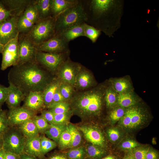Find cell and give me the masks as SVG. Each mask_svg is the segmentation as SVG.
<instances>
[{"label": "cell", "instance_id": "19", "mask_svg": "<svg viewBox=\"0 0 159 159\" xmlns=\"http://www.w3.org/2000/svg\"><path fill=\"white\" fill-rule=\"evenodd\" d=\"M1 1L13 16H19L32 0H2Z\"/></svg>", "mask_w": 159, "mask_h": 159}, {"label": "cell", "instance_id": "34", "mask_svg": "<svg viewBox=\"0 0 159 159\" xmlns=\"http://www.w3.org/2000/svg\"><path fill=\"white\" fill-rule=\"evenodd\" d=\"M59 89L65 100L69 102L76 92L74 86L63 82L61 83Z\"/></svg>", "mask_w": 159, "mask_h": 159}, {"label": "cell", "instance_id": "62", "mask_svg": "<svg viewBox=\"0 0 159 159\" xmlns=\"http://www.w3.org/2000/svg\"><path fill=\"white\" fill-rule=\"evenodd\" d=\"M84 159H92L88 158V157H87L85 158Z\"/></svg>", "mask_w": 159, "mask_h": 159}, {"label": "cell", "instance_id": "47", "mask_svg": "<svg viewBox=\"0 0 159 159\" xmlns=\"http://www.w3.org/2000/svg\"><path fill=\"white\" fill-rule=\"evenodd\" d=\"M41 115L49 124H53L54 114L48 110H43L41 111Z\"/></svg>", "mask_w": 159, "mask_h": 159}, {"label": "cell", "instance_id": "51", "mask_svg": "<svg viewBox=\"0 0 159 159\" xmlns=\"http://www.w3.org/2000/svg\"><path fill=\"white\" fill-rule=\"evenodd\" d=\"M63 102L67 101L65 100L61 94L60 91L59 87V88L57 90L53 96L52 103L51 104Z\"/></svg>", "mask_w": 159, "mask_h": 159}, {"label": "cell", "instance_id": "3", "mask_svg": "<svg viewBox=\"0 0 159 159\" xmlns=\"http://www.w3.org/2000/svg\"><path fill=\"white\" fill-rule=\"evenodd\" d=\"M107 87L101 84L85 91H76L69 102L73 112L83 117L99 113L104 100Z\"/></svg>", "mask_w": 159, "mask_h": 159}, {"label": "cell", "instance_id": "27", "mask_svg": "<svg viewBox=\"0 0 159 159\" xmlns=\"http://www.w3.org/2000/svg\"><path fill=\"white\" fill-rule=\"evenodd\" d=\"M66 125L50 124L49 128L44 132L49 138L58 143L62 133L67 128Z\"/></svg>", "mask_w": 159, "mask_h": 159}, {"label": "cell", "instance_id": "36", "mask_svg": "<svg viewBox=\"0 0 159 159\" xmlns=\"http://www.w3.org/2000/svg\"><path fill=\"white\" fill-rule=\"evenodd\" d=\"M47 107L54 115L63 113L71 110L70 103L67 102L52 103Z\"/></svg>", "mask_w": 159, "mask_h": 159}, {"label": "cell", "instance_id": "22", "mask_svg": "<svg viewBox=\"0 0 159 159\" xmlns=\"http://www.w3.org/2000/svg\"><path fill=\"white\" fill-rule=\"evenodd\" d=\"M79 0H52V16L56 18L66 9L77 4Z\"/></svg>", "mask_w": 159, "mask_h": 159}, {"label": "cell", "instance_id": "38", "mask_svg": "<svg viewBox=\"0 0 159 159\" xmlns=\"http://www.w3.org/2000/svg\"><path fill=\"white\" fill-rule=\"evenodd\" d=\"M66 155L68 159H84L87 157L85 148L83 146L70 149Z\"/></svg>", "mask_w": 159, "mask_h": 159}, {"label": "cell", "instance_id": "54", "mask_svg": "<svg viewBox=\"0 0 159 159\" xmlns=\"http://www.w3.org/2000/svg\"><path fill=\"white\" fill-rule=\"evenodd\" d=\"M157 155L155 152L149 150L147 153L145 159H156Z\"/></svg>", "mask_w": 159, "mask_h": 159}, {"label": "cell", "instance_id": "43", "mask_svg": "<svg viewBox=\"0 0 159 159\" xmlns=\"http://www.w3.org/2000/svg\"><path fill=\"white\" fill-rule=\"evenodd\" d=\"M7 113L3 110L0 114V135H3L9 128Z\"/></svg>", "mask_w": 159, "mask_h": 159}, {"label": "cell", "instance_id": "37", "mask_svg": "<svg viewBox=\"0 0 159 159\" xmlns=\"http://www.w3.org/2000/svg\"><path fill=\"white\" fill-rule=\"evenodd\" d=\"M41 151L43 156L55 148L57 143L44 135L40 136Z\"/></svg>", "mask_w": 159, "mask_h": 159}, {"label": "cell", "instance_id": "8", "mask_svg": "<svg viewBox=\"0 0 159 159\" xmlns=\"http://www.w3.org/2000/svg\"><path fill=\"white\" fill-rule=\"evenodd\" d=\"M19 34L4 45L1 53L2 57L1 69L2 70L19 64Z\"/></svg>", "mask_w": 159, "mask_h": 159}, {"label": "cell", "instance_id": "1", "mask_svg": "<svg viewBox=\"0 0 159 159\" xmlns=\"http://www.w3.org/2000/svg\"><path fill=\"white\" fill-rule=\"evenodd\" d=\"M87 24L110 37L121 26L124 1L120 0H82Z\"/></svg>", "mask_w": 159, "mask_h": 159}, {"label": "cell", "instance_id": "14", "mask_svg": "<svg viewBox=\"0 0 159 159\" xmlns=\"http://www.w3.org/2000/svg\"><path fill=\"white\" fill-rule=\"evenodd\" d=\"M96 84L94 76L89 69L82 65L76 77L74 87L76 92L87 90Z\"/></svg>", "mask_w": 159, "mask_h": 159}, {"label": "cell", "instance_id": "61", "mask_svg": "<svg viewBox=\"0 0 159 159\" xmlns=\"http://www.w3.org/2000/svg\"><path fill=\"white\" fill-rule=\"evenodd\" d=\"M3 110L2 109L1 107H0V114L2 112Z\"/></svg>", "mask_w": 159, "mask_h": 159}, {"label": "cell", "instance_id": "12", "mask_svg": "<svg viewBox=\"0 0 159 159\" xmlns=\"http://www.w3.org/2000/svg\"><path fill=\"white\" fill-rule=\"evenodd\" d=\"M18 16H12L0 23V42L3 45L19 34L16 26Z\"/></svg>", "mask_w": 159, "mask_h": 159}, {"label": "cell", "instance_id": "28", "mask_svg": "<svg viewBox=\"0 0 159 159\" xmlns=\"http://www.w3.org/2000/svg\"><path fill=\"white\" fill-rule=\"evenodd\" d=\"M34 24L24 16L23 12L18 16L16 26L19 34H26L32 29Z\"/></svg>", "mask_w": 159, "mask_h": 159}, {"label": "cell", "instance_id": "10", "mask_svg": "<svg viewBox=\"0 0 159 159\" xmlns=\"http://www.w3.org/2000/svg\"><path fill=\"white\" fill-rule=\"evenodd\" d=\"M69 43L60 36L55 35L47 40L34 46L37 51L61 53L70 51Z\"/></svg>", "mask_w": 159, "mask_h": 159}, {"label": "cell", "instance_id": "24", "mask_svg": "<svg viewBox=\"0 0 159 159\" xmlns=\"http://www.w3.org/2000/svg\"><path fill=\"white\" fill-rule=\"evenodd\" d=\"M137 100V96L132 90L118 94L117 104L123 108L134 106Z\"/></svg>", "mask_w": 159, "mask_h": 159}, {"label": "cell", "instance_id": "2", "mask_svg": "<svg viewBox=\"0 0 159 159\" xmlns=\"http://www.w3.org/2000/svg\"><path fill=\"white\" fill-rule=\"evenodd\" d=\"M49 72L36 62L19 64L10 69L9 83L19 88L26 96L31 92L43 91L55 77Z\"/></svg>", "mask_w": 159, "mask_h": 159}, {"label": "cell", "instance_id": "39", "mask_svg": "<svg viewBox=\"0 0 159 159\" xmlns=\"http://www.w3.org/2000/svg\"><path fill=\"white\" fill-rule=\"evenodd\" d=\"M71 142L70 134L66 129L61 135L58 143L59 148L62 150L69 148Z\"/></svg>", "mask_w": 159, "mask_h": 159}, {"label": "cell", "instance_id": "45", "mask_svg": "<svg viewBox=\"0 0 159 159\" xmlns=\"http://www.w3.org/2000/svg\"><path fill=\"white\" fill-rule=\"evenodd\" d=\"M132 112V107L126 110L125 114L121 119V123L124 127L130 128Z\"/></svg>", "mask_w": 159, "mask_h": 159}, {"label": "cell", "instance_id": "55", "mask_svg": "<svg viewBox=\"0 0 159 159\" xmlns=\"http://www.w3.org/2000/svg\"><path fill=\"white\" fill-rule=\"evenodd\" d=\"M20 159H38L37 158L29 155L24 152L19 155Z\"/></svg>", "mask_w": 159, "mask_h": 159}, {"label": "cell", "instance_id": "60", "mask_svg": "<svg viewBox=\"0 0 159 159\" xmlns=\"http://www.w3.org/2000/svg\"><path fill=\"white\" fill-rule=\"evenodd\" d=\"M4 47V45L1 44L0 42V53H2V51Z\"/></svg>", "mask_w": 159, "mask_h": 159}, {"label": "cell", "instance_id": "11", "mask_svg": "<svg viewBox=\"0 0 159 159\" xmlns=\"http://www.w3.org/2000/svg\"><path fill=\"white\" fill-rule=\"evenodd\" d=\"M18 47L19 64L36 62V56L37 51L34 44L25 34H19Z\"/></svg>", "mask_w": 159, "mask_h": 159}, {"label": "cell", "instance_id": "40", "mask_svg": "<svg viewBox=\"0 0 159 159\" xmlns=\"http://www.w3.org/2000/svg\"><path fill=\"white\" fill-rule=\"evenodd\" d=\"M32 120L39 133H44L50 126V124L41 115H36Z\"/></svg>", "mask_w": 159, "mask_h": 159}, {"label": "cell", "instance_id": "31", "mask_svg": "<svg viewBox=\"0 0 159 159\" xmlns=\"http://www.w3.org/2000/svg\"><path fill=\"white\" fill-rule=\"evenodd\" d=\"M24 16L35 24L39 21L38 13L34 0L28 5L23 12Z\"/></svg>", "mask_w": 159, "mask_h": 159}, {"label": "cell", "instance_id": "46", "mask_svg": "<svg viewBox=\"0 0 159 159\" xmlns=\"http://www.w3.org/2000/svg\"><path fill=\"white\" fill-rule=\"evenodd\" d=\"M149 150V149H138L132 154L135 159H145L147 153Z\"/></svg>", "mask_w": 159, "mask_h": 159}, {"label": "cell", "instance_id": "30", "mask_svg": "<svg viewBox=\"0 0 159 159\" xmlns=\"http://www.w3.org/2000/svg\"><path fill=\"white\" fill-rule=\"evenodd\" d=\"M85 148L87 157L92 159H99L105 155V151L101 147L92 144L88 145Z\"/></svg>", "mask_w": 159, "mask_h": 159}, {"label": "cell", "instance_id": "42", "mask_svg": "<svg viewBox=\"0 0 159 159\" xmlns=\"http://www.w3.org/2000/svg\"><path fill=\"white\" fill-rule=\"evenodd\" d=\"M126 110L120 106L115 107L110 112V117L113 122H116L121 120L124 115Z\"/></svg>", "mask_w": 159, "mask_h": 159}, {"label": "cell", "instance_id": "35", "mask_svg": "<svg viewBox=\"0 0 159 159\" xmlns=\"http://www.w3.org/2000/svg\"><path fill=\"white\" fill-rule=\"evenodd\" d=\"M83 25L85 37L89 38L93 43L96 42L102 32L85 22Z\"/></svg>", "mask_w": 159, "mask_h": 159}, {"label": "cell", "instance_id": "17", "mask_svg": "<svg viewBox=\"0 0 159 159\" xmlns=\"http://www.w3.org/2000/svg\"><path fill=\"white\" fill-rule=\"evenodd\" d=\"M79 129L83 133L85 138L92 144L102 147L105 143V139L101 132L91 126H82Z\"/></svg>", "mask_w": 159, "mask_h": 159}, {"label": "cell", "instance_id": "57", "mask_svg": "<svg viewBox=\"0 0 159 159\" xmlns=\"http://www.w3.org/2000/svg\"><path fill=\"white\" fill-rule=\"evenodd\" d=\"M4 151L1 149L0 150V159H4Z\"/></svg>", "mask_w": 159, "mask_h": 159}, {"label": "cell", "instance_id": "13", "mask_svg": "<svg viewBox=\"0 0 159 159\" xmlns=\"http://www.w3.org/2000/svg\"><path fill=\"white\" fill-rule=\"evenodd\" d=\"M36 115V112L23 106L9 109L7 113L9 124L12 126H17L26 120L32 119Z\"/></svg>", "mask_w": 159, "mask_h": 159}, {"label": "cell", "instance_id": "29", "mask_svg": "<svg viewBox=\"0 0 159 159\" xmlns=\"http://www.w3.org/2000/svg\"><path fill=\"white\" fill-rule=\"evenodd\" d=\"M67 128L69 131L71 137V142L69 148L72 149L78 147L81 142V135L77 128L74 125L69 124Z\"/></svg>", "mask_w": 159, "mask_h": 159}, {"label": "cell", "instance_id": "32", "mask_svg": "<svg viewBox=\"0 0 159 159\" xmlns=\"http://www.w3.org/2000/svg\"><path fill=\"white\" fill-rule=\"evenodd\" d=\"M132 112L130 128H134L140 125L144 115L142 110L139 107H132Z\"/></svg>", "mask_w": 159, "mask_h": 159}, {"label": "cell", "instance_id": "21", "mask_svg": "<svg viewBox=\"0 0 159 159\" xmlns=\"http://www.w3.org/2000/svg\"><path fill=\"white\" fill-rule=\"evenodd\" d=\"M62 82L56 76H55L43 90L44 103L47 107L52 104L53 96Z\"/></svg>", "mask_w": 159, "mask_h": 159}, {"label": "cell", "instance_id": "26", "mask_svg": "<svg viewBox=\"0 0 159 159\" xmlns=\"http://www.w3.org/2000/svg\"><path fill=\"white\" fill-rule=\"evenodd\" d=\"M83 23L72 26L57 35L60 36L69 42L79 37H85Z\"/></svg>", "mask_w": 159, "mask_h": 159}, {"label": "cell", "instance_id": "41", "mask_svg": "<svg viewBox=\"0 0 159 159\" xmlns=\"http://www.w3.org/2000/svg\"><path fill=\"white\" fill-rule=\"evenodd\" d=\"M73 113L70 110L66 112L57 114H54L53 124L58 125H66Z\"/></svg>", "mask_w": 159, "mask_h": 159}, {"label": "cell", "instance_id": "23", "mask_svg": "<svg viewBox=\"0 0 159 159\" xmlns=\"http://www.w3.org/2000/svg\"><path fill=\"white\" fill-rule=\"evenodd\" d=\"M110 82L111 86L118 94L132 90L131 82L127 78H115Z\"/></svg>", "mask_w": 159, "mask_h": 159}, {"label": "cell", "instance_id": "52", "mask_svg": "<svg viewBox=\"0 0 159 159\" xmlns=\"http://www.w3.org/2000/svg\"><path fill=\"white\" fill-rule=\"evenodd\" d=\"M4 159H20V157L19 155L5 151Z\"/></svg>", "mask_w": 159, "mask_h": 159}, {"label": "cell", "instance_id": "50", "mask_svg": "<svg viewBox=\"0 0 159 159\" xmlns=\"http://www.w3.org/2000/svg\"><path fill=\"white\" fill-rule=\"evenodd\" d=\"M138 145V143L134 140H129L123 142L121 145L122 148L126 150H130L134 148Z\"/></svg>", "mask_w": 159, "mask_h": 159}, {"label": "cell", "instance_id": "56", "mask_svg": "<svg viewBox=\"0 0 159 159\" xmlns=\"http://www.w3.org/2000/svg\"><path fill=\"white\" fill-rule=\"evenodd\" d=\"M123 159H135L132 154H130L125 156Z\"/></svg>", "mask_w": 159, "mask_h": 159}, {"label": "cell", "instance_id": "44", "mask_svg": "<svg viewBox=\"0 0 159 159\" xmlns=\"http://www.w3.org/2000/svg\"><path fill=\"white\" fill-rule=\"evenodd\" d=\"M13 16L0 0V23Z\"/></svg>", "mask_w": 159, "mask_h": 159}, {"label": "cell", "instance_id": "48", "mask_svg": "<svg viewBox=\"0 0 159 159\" xmlns=\"http://www.w3.org/2000/svg\"><path fill=\"white\" fill-rule=\"evenodd\" d=\"M8 92V87L0 84V107L6 102Z\"/></svg>", "mask_w": 159, "mask_h": 159}, {"label": "cell", "instance_id": "49", "mask_svg": "<svg viewBox=\"0 0 159 159\" xmlns=\"http://www.w3.org/2000/svg\"><path fill=\"white\" fill-rule=\"evenodd\" d=\"M107 133L110 139L112 141L115 142L117 140L120 136L119 131L115 128L109 129Z\"/></svg>", "mask_w": 159, "mask_h": 159}, {"label": "cell", "instance_id": "59", "mask_svg": "<svg viewBox=\"0 0 159 159\" xmlns=\"http://www.w3.org/2000/svg\"><path fill=\"white\" fill-rule=\"evenodd\" d=\"M101 159H115V158L112 155H108L102 158Z\"/></svg>", "mask_w": 159, "mask_h": 159}, {"label": "cell", "instance_id": "20", "mask_svg": "<svg viewBox=\"0 0 159 159\" xmlns=\"http://www.w3.org/2000/svg\"><path fill=\"white\" fill-rule=\"evenodd\" d=\"M34 2L37 10L39 21L53 17L52 0H34Z\"/></svg>", "mask_w": 159, "mask_h": 159}, {"label": "cell", "instance_id": "18", "mask_svg": "<svg viewBox=\"0 0 159 159\" xmlns=\"http://www.w3.org/2000/svg\"><path fill=\"white\" fill-rule=\"evenodd\" d=\"M23 152L36 158L43 156L40 143V136L25 139Z\"/></svg>", "mask_w": 159, "mask_h": 159}, {"label": "cell", "instance_id": "15", "mask_svg": "<svg viewBox=\"0 0 159 159\" xmlns=\"http://www.w3.org/2000/svg\"><path fill=\"white\" fill-rule=\"evenodd\" d=\"M24 101L23 106L36 113L46 107L44 103L43 91L30 92L26 95Z\"/></svg>", "mask_w": 159, "mask_h": 159}, {"label": "cell", "instance_id": "9", "mask_svg": "<svg viewBox=\"0 0 159 159\" xmlns=\"http://www.w3.org/2000/svg\"><path fill=\"white\" fill-rule=\"evenodd\" d=\"M82 65L72 61L69 57L59 67L55 74L56 76L62 82L74 86L76 77Z\"/></svg>", "mask_w": 159, "mask_h": 159}, {"label": "cell", "instance_id": "5", "mask_svg": "<svg viewBox=\"0 0 159 159\" xmlns=\"http://www.w3.org/2000/svg\"><path fill=\"white\" fill-rule=\"evenodd\" d=\"M55 22L53 17L39 20L25 35L34 44L44 42L55 35Z\"/></svg>", "mask_w": 159, "mask_h": 159}, {"label": "cell", "instance_id": "16", "mask_svg": "<svg viewBox=\"0 0 159 159\" xmlns=\"http://www.w3.org/2000/svg\"><path fill=\"white\" fill-rule=\"evenodd\" d=\"M9 84L5 102L9 109H11L20 107L26 96L19 88L10 83Z\"/></svg>", "mask_w": 159, "mask_h": 159}, {"label": "cell", "instance_id": "25", "mask_svg": "<svg viewBox=\"0 0 159 159\" xmlns=\"http://www.w3.org/2000/svg\"><path fill=\"white\" fill-rule=\"evenodd\" d=\"M17 126L25 139L39 135V131L32 119L26 120Z\"/></svg>", "mask_w": 159, "mask_h": 159}, {"label": "cell", "instance_id": "6", "mask_svg": "<svg viewBox=\"0 0 159 159\" xmlns=\"http://www.w3.org/2000/svg\"><path fill=\"white\" fill-rule=\"evenodd\" d=\"M25 139L18 128L10 127L3 135L2 149L19 155L23 152Z\"/></svg>", "mask_w": 159, "mask_h": 159}, {"label": "cell", "instance_id": "33", "mask_svg": "<svg viewBox=\"0 0 159 159\" xmlns=\"http://www.w3.org/2000/svg\"><path fill=\"white\" fill-rule=\"evenodd\" d=\"M118 94L111 86L107 87L105 90L104 100L108 107L111 108L117 104Z\"/></svg>", "mask_w": 159, "mask_h": 159}, {"label": "cell", "instance_id": "7", "mask_svg": "<svg viewBox=\"0 0 159 159\" xmlns=\"http://www.w3.org/2000/svg\"><path fill=\"white\" fill-rule=\"evenodd\" d=\"M70 51L54 53L37 51L36 62L53 74H55L61 64L69 57Z\"/></svg>", "mask_w": 159, "mask_h": 159}, {"label": "cell", "instance_id": "58", "mask_svg": "<svg viewBox=\"0 0 159 159\" xmlns=\"http://www.w3.org/2000/svg\"><path fill=\"white\" fill-rule=\"evenodd\" d=\"M3 142V135H0V150L2 149Z\"/></svg>", "mask_w": 159, "mask_h": 159}, {"label": "cell", "instance_id": "53", "mask_svg": "<svg viewBox=\"0 0 159 159\" xmlns=\"http://www.w3.org/2000/svg\"><path fill=\"white\" fill-rule=\"evenodd\" d=\"M47 159H68L66 155L57 153L50 156Z\"/></svg>", "mask_w": 159, "mask_h": 159}, {"label": "cell", "instance_id": "4", "mask_svg": "<svg viewBox=\"0 0 159 159\" xmlns=\"http://www.w3.org/2000/svg\"><path fill=\"white\" fill-rule=\"evenodd\" d=\"M87 17L82 0L64 11L55 18V35H58L72 26L86 22Z\"/></svg>", "mask_w": 159, "mask_h": 159}]
</instances>
